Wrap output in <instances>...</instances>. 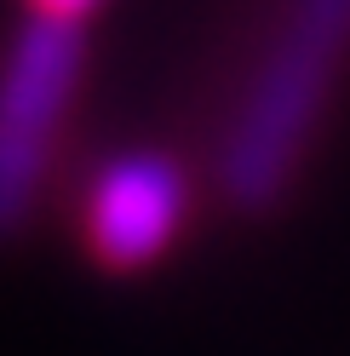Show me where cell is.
<instances>
[{
    "label": "cell",
    "instance_id": "6da1fadb",
    "mask_svg": "<svg viewBox=\"0 0 350 356\" xmlns=\"http://www.w3.org/2000/svg\"><path fill=\"white\" fill-rule=\"evenodd\" d=\"M350 58V0H288L235 121L218 149V184L235 207L265 213L310 149L322 109Z\"/></svg>",
    "mask_w": 350,
    "mask_h": 356
},
{
    "label": "cell",
    "instance_id": "7a4b0ae2",
    "mask_svg": "<svg viewBox=\"0 0 350 356\" xmlns=\"http://www.w3.org/2000/svg\"><path fill=\"white\" fill-rule=\"evenodd\" d=\"M81 17L35 6V17L12 35V52L0 63V236L24 225L47 184L52 144L81 81Z\"/></svg>",
    "mask_w": 350,
    "mask_h": 356
},
{
    "label": "cell",
    "instance_id": "3957f363",
    "mask_svg": "<svg viewBox=\"0 0 350 356\" xmlns=\"http://www.w3.org/2000/svg\"><path fill=\"white\" fill-rule=\"evenodd\" d=\"M184 202L190 184L172 155L161 149L115 155L86 190V241L103 264L138 270L172 248V236L184 225Z\"/></svg>",
    "mask_w": 350,
    "mask_h": 356
},
{
    "label": "cell",
    "instance_id": "277c9868",
    "mask_svg": "<svg viewBox=\"0 0 350 356\" xmlns=\"http://www.w3.org/2000/svg\"><path fill=\"white\" fill-rule=\"evenodd\" d=\"M35 6H40V12H63V17H86L98 0H35Z\"/></svg>",
    "mask_w": 350,
    "mask_h": 356
}]
</instances>
